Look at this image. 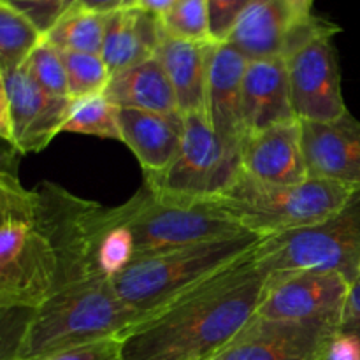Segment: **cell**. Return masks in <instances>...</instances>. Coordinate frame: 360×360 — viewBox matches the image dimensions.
I'll return each mask as SVG.
<instances>
[{"label": "cell", "mask_w": 360, "mask_h": 360, "mask_svg": "<svg viewBox=\"0 0 360 360\" xmlns=\"http://www.w3.org/2000/svg\"><path fill=\"white\" fill-rule=\"evenodd\" d=\"M255 252V250H253ZM253 253L134 323L125 360H211L255 316L266 276Z\"/></svg>", "instance_id": "cell-1"}, {"label": "cell", "mask_w": 360, "mask_h": 360, "mask_svg": "<svg viewBox=\"0 0 360 360\" xmlns=\"http://www.w3.org/2000/svg\"><path fill=\"white\" fill-rule=\"evenodd\" d=\"M2 330L0 360H41L105 338H122L137 322L111 278L94 262L62 267L53 294L35 309L13 313Z\"/></svg>", "instance_id": "cell-2"}, {"label": "cell", "mask_w": 360, "mask_h": 360, "mask_svg": "<svg viewBox=\"0 0 360 360\" xmlns=\"http://www.w3.org/2000/svg\"><path fill=\"white\" fill-rule=\"evenodd\" d=\"M60 259L41 195L21 185L16 171L0 172V309L25 313L53 294Z\"/></svg>", "instance_id": "cell-3"}, {"label": "cell", "mask_w": 360, "mask_h": 360, "mask_svg": "<svg viewBox=\"0 0 360 360\" xmlns=\"http://www.w3.org/2000/svg\"><path fill=\"white\" fill-rule=\"evenodd\" d=\"M260 239L250 232L137 257L112 278V287L139 322L202 281L245 260Z\"/></svg>", "instance_id": "cell-4"}, {"label": "cell", "mask_w": 360, "mask_h": 360, "mask_svg": "<svg viewBox=\"0 0 360 360\" xmlns=\"http://www.w3.org/2000/svg\"><path fill=\"white\" fill-rule=\"evenodd\" d=\"M357 190L327 179L301 185H266L239 171L231 186L211 202L231 213L252 234H283L322 224L343 211Z\"/></svg>", "instance_id": "cell-5"}, {"label": "cell", "mask_w": 360, "mask_h": 360, "mask_svg": "<svg viewBox=\"0 0 360 360\" xmlns=\"http://www.w3.org/2000/svg\"><path fill=\"white\" fill-rule=\"evenodd\" d=\"M108 221L129 229L136 259L150 253L250 234L231 213L214 202H185L155 193L143 185L127 202L102 206Z\"/></svg>", "instance_id": "cell-6"}, {"label": "cell", "mask_w": 360, "mask_h": 360, "mask_svg": "<svg viewBox=\"0 0 360 360\" xmlns=\"http://www.w3.org/2000/svg\"><path fill=\"white\" fill-rule=\"evenodd\" d=\"M252 259L266 278L315 271L340 273L352 283L360 273V192L322 224L262 238Z\"/></svg>", "instance_id": "cell-7"}, {"label": "cell", "mask_w": 360, "mask_h": 360, "mask_svg": "<svg viewBox=\"0 0 360 360\" xmlns=\"http://www.w3.org/2000/svg\"><path fill=\"white\" fill-rule=\"evenodd\" d=\"M340 30L316 16L292 27L285 62L294 112L301 122H334L348 112L333 41Z\"/></svg>", "instance_id": "cell-8"}, {"label": "cell", "mask_w": 360, "mask_h": 360, "mask_svg": "<svg viewBox=\"0 0 360 360\" xmlns=\"http://www.w3.org/2000/svg\"><path fill=\"white\" fill-rule=\"evenodd\" d=\"M185 116V136L176 160L158 174H144L155 193L185 202H211L241 171L239 151L229 148L202 112Z\"/></svg>", "instance_id": "cell-9"}, {"label": "cell", "mask_w": 360, "mask_h": 360, "mask_svg": "<svg viewBox=\"0 0 360 360\" xmlns=\"http://www.w3.org/2000/svg\"><path fill=\"white\" fill-rule=\"evenodd\" d=\"M70 104L46 95L25 67L0 72V137L16 153H39L62 132Z\"/></svg>", "instance_id": "cell-10"}, {"label": "cell", "mask_w": 360, "mask_h": 360, "mask_svg": "<svg viewBox=\"0 0 360 360\" xmlns=\"http://www.w3.org/2000/svg\"><path fill=\"white\" fill-rule=\"evenodd\" d=\"M350 281L340 273L273 274L266 278L257 316L297 323L341 326Z\"/></svg>", "instance_id": "cell-11"}, {"label": "cell", "mask_w": 360, "mask_h": 360, "mask_svg": "<svg viewBox=\"0 0 360 360\" xmlns=\"http://www.w3.org/2000/svg\"><path fill=\"white\" fill-rule=\"evenodd\" d=\"M340 333L333 323H297L253 316L211 360H322Z\"/></svg>", "instance_id": "cell-12"}, {"label": "cell", "mask_w": 360, "mask_h": 360, "mask_svg": "<svg viewBox=\"0 0 360 360\" xmlns=\"http://www.w3.org/2000/svg\"><path fill=\"white\" fill-rule=\"evenodd\" d=\"M241 172L266 185H301L308 181L301 120L248 134L239 148Z\"/></svg>", "instance_id": "cell-13"}, {"label": "cell", "mask_w": 360, "mask_h": 360, "mask_svg": "<svg viewBox=\"0 0 360 360\" xmlns=\"http://www.w3.org/2000/svg\"><path fill=\"white\" fill-rule=\"evenodd\" d=\"M308 176L360 192V122L350 111L334 122H301Z\"/></svg>", "instance_id": "cell-14"}, {"label": "cell", "mask_w": 360, "mask_h": 360, "mask_svg": "<svg viewBox=\"0 0 360 360\" xmlns=\"http://www.w3.org/2000/svg\"><path fill=\"white\" fill-rule=\"evenodd\" d=\"M248 58L229 42H213L207 63L206 111L211 127L232 150L245 139L243 83Z\"/></svg>", "instance_id": "cell-15"}, {"label": "cell", "mask_w": 360, "mask_h": 360, "mask_svg": "<svg viewBox=\"0 0 360 360\" xmlns=\"http://www.w3.org/2000/svg\"><path fill=\"white\" fill-rule=\"evenodd\" d=\"M120 129L122 143L132 151L144 174H158L178 157L185 136V116L122 108Z\"/></svg>", "instance_id": "cell-16"}, {"label": "cell", "mask_w": 360, "mask_h": 360, "mask_svg": "<svg viewBox=\"0 0 360 360\" xmlns=\"http://www.w3.org/2000/svg\"><path fill=\"white\" fill-rule=\"evenodd\" d=\"M292 120H297V116L292 104L285 58L248 62L243 83L245 137Z\"/></svg>", "instance_id": "cell-17"}, {"label": "cell", "mask_w": 360, "mask_h": 360, "mask_svg": "<svg viewBox=\"0 0 360 360\" xmlns=\"http://www.w3.org/2000/svg\"><path fill=\"white\" fill-rule=\"evenodd\" d=\"M164 35L162 20L157 14L148 13L139 6L116 11L105 14V34L101 56L112 76L157 56Z\"/></svg>", "instance_id": "cell-18"}, {"label": "cell", "mask_w": 360, "mask_h": 360, "mask_svg": "<svg viewBox=\"0 0 360 360\" xmlns=\"http://www.w3.org/2000/svg\"><path fill=\"white\" fill-rule=\"evenodd\" d=\"M294 25L283 0H252L225 42L243 53L248 62L285 58Z\"/></svg>", "instance_id": "cell-19"}, {"label": "cell", "mask_w": 360, "mask_h": 360, "mask_svg": "<svg viewBox=\"0 0 360 360\" xmlns=\"http://www.w3.org/2000/svg\"><path fill=\"white\" fill-rule=\"evenodd\" d=\"M213 42H193L165 34L157 51L164 65L181 115L202 112L207 116V63Z\"/></svg>", "instance_id": "cell-20"}, {"label": "cell", "mask_w": 360, "mask_h": 360, "mask_svg": "<svg viewBox=\"0 0 360 360\" xmlns=\"http://www.w3.org/2000/svg\"><path fill=\"white\" fill-rule=\"evenodd\" d=\"M105 97L112 104L151 112H179L174 88L157 56L111 76Z\"/></svg>", "instance_id": "cell-21"}, {"label": "cell", "mask_w": 360, "mask_h": 360, "mask_svg": "<svg viewBox=\"0 0 360 360\" xmlns=\"http://www.w3.org/2000/svg\"><path fill=\"white\" fill-rule=\"evenodd\" d=\"M44 39V34L28 18L0 2V72L25 67Z\"/></svg>", "instance_id": "cell-22"}, {"label": "cell", "mask_w": 360, "mask_h": 360, "mask_svg": "<svg viewBox=\"0 0 360 360\" xmlns=\"http://www.w3.org/2000/svg\"><path fill=\"white\" fill-rule=\"evenodd\" d=\"M105 34V14L72 9L46 34V41L60 51L101 55Z\"/></svg>", "instance_id": "cell-23"}, {"label": "cell", "mask_w": 360, "mask_h": 360, "mask_svg": "<svg viewBox=\"0 0 360 360\" xmlns=\"http://www.w3.org/2000/svg\"><path fill=\"white\" fill-rule=\"evenodd\" d=\"M62 132L122 141L120 108L104 94L72 101Z\"/></svg>", "instance_id": "cell-24"}, {"label": "cell", "mask_w": 360, "mask_h": 360, "mask_svg": "<svg viewBox=\"0 0 360 360\" xmlns=\"http://www.w3.org/2000/svg\"><path fill=\"white\" fill-rule=\"evenodd\" d=\"M62 55L65 62L70 101L104 94L111 81V70L108 69L101 55L76 51H62Z\"/></svg>", "instance_id": "cell-25"}, {"label": "cell", "mask_w": 360, "mask_h": 360, "mask_svg": "<svg viewBox=\"0 0 360 360\" xmlns=\"http://www.w3.org/2000/svg\"><path fill=\"white\" fill-rule=\"evenodd\" d=\"M25 69L46 95L55 98H69V83H67L63 55L58 48L49 44L46 39L32 53L28 62L25 63Z\"/></svg>", "instance_id": "cell-26"}, {"label": "cell", "mask_w": 360, "mask_h": 360, "mask_svg": "<svg viewBox=\"0 0 360 360\" xmlns=\"http://www.w3.org/2000/svg\"><path fill=\"white\" fill-rule=\"evenodd\" d=\"M160 20L165 34L171 37L193 42H213L206 0H178Z\"/></svg>", "instance_id": "cell-27"}, {"label": "cell", "mask_w": 360, "mask_h": 360, "mask_svg": "<svg viewBox=\"0 0 360 360\" xmlns=\"http://www.w3.org/2000/svg\"><path fill=\"white\" fill-rule=\"evenodd\" d=\"M23 14L32 21L39 30L48 34L69 11L74 9L77 0H0Z\"/></svg>", "instance_id": "cell-28"}, {"label": "cell", "mask_w": 360, "mask_h": 360, "mask_svg": "<svg viewBox=\"0 0 360 360\" xmlns=\"http://www.w3.org/2000/svg\"><path fill=\"white\" fill-rule=\"evenodd\" d=\"M252 0H206L210 34L213 42H225Z\"/></svg>", "instance_id": "cell-29"}, {"label": "cell", "mask_w": 360, "mask_h": 360, "mask_svg": "<svg viewBox=\"0 0 360 360\" xmlns=\"http://www.w3.org/2000/svg\"><path fill=\"white\" fill-rule=\"evenodd\" d=\"M41 360H125L122 338H105Z\"/></svg>", "instance_id": "cell-30"}, {"label": "cell", "mask_w": 360, "mask_h": 360, "mask_svg": "<svg viewBox=\"0 0 360 360\" xmlns=\"http://www.w3.org/2000/svg\"><path fill=\"white\" fill-rule=\"evenodd\" d=\"M340 333L354 334L360 340V273L350 283L347 302H345L343 316H341Z\"/></svg>", "instance_id": "cell-31"}, {"label": "cell", "mask_w": 360, "mask_h": 360, "mask_svg": "<svg viewBox=\"0 0 360 360\" xmlns=\"http://www.w3.org/2000/svg\"><path fill=\"white\" fill-rule=\"evenodd\" d=\"M322 360H360V340L354 334L338 333L326 348Z\"/></svg>", "instance_id": "cell-32"}, {"label": "cell", "mask_w": 360, "mask_h": 360, "mask_svg": "<svg viewBox=\"0 0 360 360\" xmlns=\"http://www.w3.org/2000/svg\"><path fill=\"white\" fill-rule=\"evenodd\" d=\"M139 6V0H77L74 9L91 11L98 14H111L116 11L130 9V7Z\"/></svg>", "instance_id": "cell-33"}, {"label": "cell", "mask_w": 360, "mask_h": 360, "mask_svg": "<svg viewBox=\"0 0 360 360\" xmlns=\"http://www.w3.org/2000/svg\"><path fill=\"white\" fill-rule=\"evenodd\" d=\"M315 0H283L285 7L290 13V18L294 23H299V21H304L308 18H311V7Z\"/></svg>", "instance_id": "cell-34"}, {"label": "cell", "mask_w": 360, "mask_h": 360, "mask_svg": "<svg viewBox=\"0 0 360 360\" xmlns=\"http://www.w3.org/2000/svg\"><path fill=\"white\" fill-rule=\"evenodd\" d=\"M176 2L178 0H139V7H143L148 13L157 14V16L162 18L176 6Z\"/></svg>", "instance_id": "cell-35"}]
</instances>
